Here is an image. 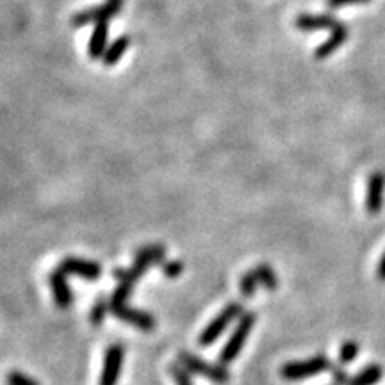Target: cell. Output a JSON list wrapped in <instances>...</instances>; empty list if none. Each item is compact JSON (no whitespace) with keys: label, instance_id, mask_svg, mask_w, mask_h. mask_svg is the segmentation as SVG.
Masks as SVG:
<instances>
[{"label":"cell","instance_id":"obj_17","mask_svg":"<svg viewBox=\"0 0 385 385\" xmlns=\"http://www.w3.org/2000/svg\"><path fill=\"white\" fill-rule=\"evenodd\" d=\"M147 271L140 269L138 266H133L130 269H114L113 276L116 280H120V283H136L141 276L145 275Z\"/></svg>","mask_w":385,"mask_h":385},{"label":"cell","instance_id":"obj_9","mask_svg":"<svg viewBox=\"0 0 385 385\" xmlns=\"http://www.w3.org/2000/svg\"><path fill=\"white\" fill-rule=\"evenodd\" d=\"M50 289H52L54 302L59 309H68L72 305L73 293L66 282V273L61 271L59 268L54 269L52 275H50Z\"/></svg>","mask_w":385,"mask_h":385},{"label":"cell","instance_id":"obj_19","mask_svg":"<svg viewBox=\"0 0 385 385\" xmlns=\"http://www.w3.org/2000/svg\"><path fill=\"white\" fill-rule=\"evenodd\" d=\"M360 353V346L355 341H346L343 343V346L339 348V362L341 364H350L355 360V357Z\"/></svg>","mask_w":385,"mask_h":385},{"label":"cell","instance_id":"obj_7","mask_svg":"<svg viewBox=\"0 0 385 385\" xmlns=\"http://www.w3.org/2000/svg\"><path fill=\"white\" fill-rule=\"evenodd\" d=\"M111 312L116 317H120L121 321H127V323L134 325L136 329L143 330V332H152L155 329V317L152 314L140 309H133V307H127V303L125 305L111 307Z\"/></svg>","mask_w":385,"mask_h":385},{"label":"cell","instance_id":"obj_18","mask_svg":"<svg viewBox=\"0 0 385 385\" xmlns=\"http://www.w3.org/2000/svg\"><path fill=\"white\" fill-rule=\"evenodd\" d=\"M109 309V302H107L106 296H99L97 298V302H94L93 309H91V316H90V321L93 323V325H100L104 321V317H106V312Z\"/></svg>","mask_w":385,"mask_h":385},{"label":"cell","instance_id":"obj_4","mask_svg":"<svg viewBox=\"0 0 385 385\" xmlns=\"http://www.w3.org/2000/svg\"><path fill=\"white\" fill-rule=\"evenodd\" d=\"M178 364L184 366L189 373L202 374V377L209 378V380L216 381V384H225L231 380V373L223 366H212V364L205 362L200 357H195L188 351H181L178 353Z\"/></svg>","mask_w":385,"mask_h":385},{"label":"cell","instance_id":"obj_11","mask_svg":"<svg viewBox=\"0 0 385 385\" xmlns=\"http://www.w3.org/2000/svg\"><path fill=\"white\" fill-rule=\"evenodd\" d=\"M339 23V20L334 18L332 15H300L296 18L295 25L303 32H312V30H332Z\"/></svg>","mask_w":385,"mask_h":385},{"label":"cell","instance_id":"obj_12","mask_svg":"<svg viewBox=\"0 0 385 385\" xmlns=\"http://www.w3.org/2000/svg\"><path fill=\"white\" fill-rule=\"evenodd\" d=\"M107 36H109V25H107L106 20L94 23V29L90 38V45H87V54H90V57L93 61H99L106 54Z\"/></svg>","mask_w":385,"mask_h":385},{"label":"cell","instance_id":"obj_16","mask_svg":"<svg viewBox=\"0 0 385 385\" xmlns=\"http://www.w3.org/2000/svg\"><path fill=\"white\" fill-rule=\"evenodd\" d=\"M253 273H255L259 283H262V286H264L268 291H275L276 287H279V279H276V275H275V271H273L271 266L259 264L257 268H253Z\"/></svg>","mask_w":385,"mask_h":385},{"label":"cell","instance_id":"obj_27","mask_svg":"<svg viewBox=\"0 0 385 385\" xmlns=\"http://www.w3.org/2000/svg\"><path fill=\"white\" fill-rule=\"evenodd\" d=\"M107 2H109L111 6H114V8H116L118 11H120V9L123 8V0H107Z\"/></svg>","mask_w":385,"mask_h":385},{"label":"cell","instance_id":"obj_1","mask_svg":"<svg viewBox=\"0 0 385 385\" xmlns=\"http://www.w3.org/2000/svg\"><path fill=\"white\" fill-rule=\"evenodd\" d=\"M257 316L255 312H243L241 316H239V323H238V329L234 330V334H232L231 337H228L227 344L223 346V350L219 351V364L221 366H227V364L234 362L236 357L241 353L243 346H245L246 339H248L250 332H252V326L253 323H255Z\"/></svg>","mask_w":385,"mask_h":385},{"label":"cell","instance_id":"obj_21","mask_svg":"<svg viewBox=\"0 0 385 385\" xmlns=\"http://www.w3.org/2000/svg\"><path fill=\"white\" fill-rule=\"evenodd\" d=\"M170 374L175 378L177 385H192L191 377H189V371L185 369L184 366H181V364H173V366H170Z\"/></svg>","mask_w":385,"mask_h":385},{"label":"cell","instance_id":"obj_2","mask_svg":"<svg viewBox=\"0 0 385 385\" xmlns=\"http://www.w3.org/2000/svg\"><path fill=\"white\" fill-rule=\"evenodd\" d=\"M332 362L329 357L316 355L309 360H300V362H287L280 367V377L286 380H303V378L314 377L326 369H332Z\"/></svg>","mask_w":385,"mask_h":385},{"label":"cell","instance_id":"obj_25","mask_svg":"<svg viewBox=\"0 0 385 385\" xmlns=\"http://www.w3.org/2000/svg\"><path fill=\"white\" fill-rule=\"evenodd\" d=\"M369 0H329L330 8H343V6H353V4H366Z\"/></svg>","mask_w":385,"mask_h":385},{"label":"cell","instance_id":"obj_24","mask_svg":"<svg viewBox=\"0 0 385 385\" xmlns=\"http://www.w3.org/2000/svg\"><path fill=\"white\" fill-rule=\"evenodd\" d=\"M332 377H334V381H336L337 385H350V380L351 378L348 377V373L344 369H341V367H332Z\"/></svg>","mask_w":385,"mask_h":385},{"label":"cell","instance_id":"obj_14","mask_svg":"<svg viewBox=\"0 0 385 385\" xmlns=\"http://www.w3.org/2000/svg\"><path fill=\"white\" fill-rule=\"evenodd\" d=\"M128 47H130V38H128V36H120V38L114 39V43H111V45L107 47L106 54H104L102 57L104 64H106V66H114V64L123 57V54L127 52Z\"/></svg>","mask_w":385,"mask_h":385},{"label":"cell","instance_id":"obj_10","mask_svg":"<svg viewBox=\"0 0 385 385\" xmlns=\"http://www.w3.org/2000/svg\"><path fill=\"white\" fill-rule=\"evenodd\" d=\"M348 35H350V30H348L346 23L339 22L332 30H330V38L326 39L323 45H319L316 49V59H326L329 56H332L339 47L344 45V42L348 39Z\"/></svg>","mask_w":385,"mask_h":385},{"label":"cell","instance_id":"obj_8","mask_svg":"<svg viewBox=\"0 0 385 385\" xmlns=\"http://www.w3.org/2000/svg\"><path fill=\"white\" fill-rule=\"evenodd\" d=\"M384 189H385V175L384 171L377 170L367 178L366 189V209L369 214H378L384 205Z\"/></svg>","mask_w":385,"mask_h":385},{"label":"cell","instance_id":"obj_23","mask_svg":"<svg viewBox=\"0 0 385 385\" xmlns=\"http://www.w3.org/2000/svg\"><path fill=\"white\" fill-rule=\"evenodd\" d=\"M163 271L168 279H177L182 271H184V264L181 261H171L163 264Z\"/></svg>","mask_w":385,"mask_h":385},{"label":"cell","instance_id":"obj_13","mask_svg":"<svg viewBox=\"0 0 385 385\" xmlns=\"http://www.w3.org/2000/svg\"><path fill=\"white\" fill-rule=\"evenodd\" d=\"M164 257H166V248L163 245H148L138 250L134 257V266L147 271L152 264H163Z\"/></svg>","mask_w":385,"mask_h":385},{"label":"cell","instance_id":"obj_22","mask_svg":"<svg viewBox=\"0 0 385 385\" xmlns=\"http://www.w3.org/2000/svg\"><path fill=\"white\" fill-rule=\"evenodd\" d=\"M6 381H8V385H38V381L32 380L27 374L20 373V371H11L8 378H6Z\"/></svg>","mask_w":385,"mask_h":385},{"label":"cell","instance_id":"obj_20","mask_svg":"<svg viewBox=\"0 0 385 385\" xmlns=\"http://www.w3.org/2000/svg\"><path fill=\"white\" fill-rule=\"evenodd\" d=\"M257 283H259V280H257L253 269H252V271H246L245 275L241 276V280H239V291L243 293V296L250 298V296L255 295Z\"/></svg>","mask_w":385,"mask_h":385},{"label":"cell","instance_id":"obj_3","mask_svg":"<svg viewBox=\"0 0 385 385\" xmlns=\"http://www.w3.org/2000/svg\"><path fill=\"white\" fill-rule=\"evenodd\" d=\"M243 312H245V310H243V305L239 302L228 303V305L225 307L207 326H205L204 332L200 334V339H198L200 341V346L204 348L211 346V344L228 329V325H231L232 321L238 316H241Z\"/></svg>","mask_w":385,"mask_h":385},{"label":"cell","instance_id":"obj_6","mask_svg":"<svg viewBox=\"0 0 385 385\" xmlns=\"http://www.w3.org/2000/svg\"><path fill=\"white\" fill-rule=\"evenodd\" d=\"M121 364H123V346L121 344H113V346L107 348L100 385H116L118 378H120Z\"/></svg>","mask_w":385,"mask_h":385},{"label":"cell","instance_id":"obj_15","mask_svg":"<svg viewBox=\"0 0 385 385\" xmlns=\"http://www.w3.org/2000/svg\"><path fill=\"white\" fill-rule=\"evenodd\" d=\"M381 377H384V369L380 364H369L355 377H351L350 385H374L381 380Z\"/></svg>","mask_w":385,"mask_h":385},{"label":"cell","instance_id":"obj_5","mask_svg":"<svg viewBox=\"0 0 385 385\" xmlns=\"http://www.w3.org/2000/svg\"><path fill=\"white\" fill-rule=\"evenodd\" d=\"M59 269L66 273V275H77L86 280H97L102 275V266L99 262L77 259V257H66V259H63Z\"/></svg>","mask_w":385,"mask_h":385},{"label":"cell","instance_id":"obj_26","mask_svg":"<svg viewBox=\"0 0 385 385\" xmlns=\"http://www.w3.org/2000/svg\"><path fill=\"white\" fill-rule=\"evenodd\" d=\"M378 279L380 280H385V253L381 255L380 262H378Z\"/></svg>","mask_w":385,"mask_h":385}]
</instances>
